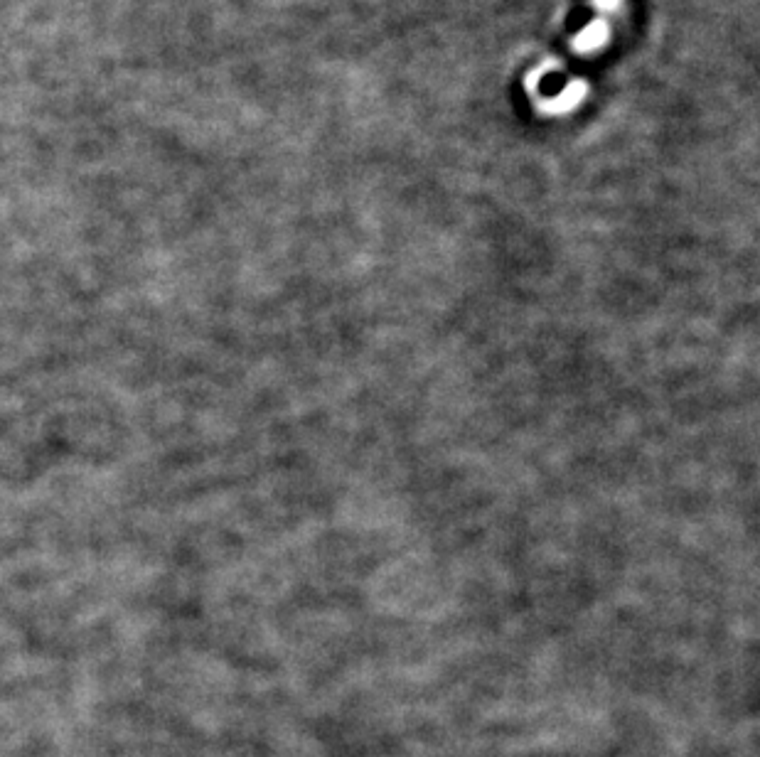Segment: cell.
<instances>
[{"instance_id":"1","label":"cell","mask_w":760,"mask_h":757,"mask_svg":"<svg viewBox=\"0 0 760 757\" xmlns=\"http://www.w3.org/2000/svg\"><path fill=\"white\" fill-rule=\"evenodd\" d=\"M603 28H606V25L593 23L591 28H588L576 40V50H591V47H601L603 40H606V30H603Z\"/></svg>"}]
</instances>
